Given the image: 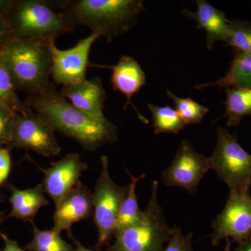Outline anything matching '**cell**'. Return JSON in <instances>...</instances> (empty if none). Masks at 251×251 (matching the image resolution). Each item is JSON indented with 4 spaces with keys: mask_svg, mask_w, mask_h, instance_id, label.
<instances>
[{
    "mask_svg": "<svg viewBox=\"0 0 251 251\" xmlns=\"http://www.w3.org/2000/svg\"><path fill=\"white\" fill-rule=\"evenodd\" d=\"M9 188L11 193L9 200L11 204V211L6 218H14V216L22 209L23 206L30 202L39 195L45 193L41 184L36 185L34 187L25 190L18 189L11 184L9 185Z\"/></svg>",
    "mask_w": 251,
    "mask_h": 251,
    "instance_id": "cell-25",
    "label": "cell"
},
{
    "mask_svg": "<svg viewBox=\"0 0 251 251\" xmlns=\"http://www.w3.org/2000/svg\"><path fill=\"white\" fill-rule=\"evenodd\" d=\"M232 251H251V236L244 242L239 243L237 249Z\"/></svg>",
    "mask_w": 251,
    "mask_h": 251,
    "instance_id": "cell-32",
    "label": "cell"
},
{
    "mask_svg": "<svg viewBox=\"0 0 251 251\" xmlns=\"http://www.w3.org/2000/svg\"><path fill=\"white\" fill-rule=\"evenodd\" d=\"M16 112L0 104V148L10 146Z\"/></svg>",
    "mask_w": 251,
    "mask_h": 251,
    "instance_id": "cell-26",
    "label": "cell"
},
{
    "mask_svg": "<svg viewBox=\"0 0 251 251\" xmlns=\"http://www.w3.org/2000/svg\"><path fill=\"white\" fill-rule=\"evenodd\" d=\"M211 244L218 245L223 239L241 243L251 236V196L229 194L222 211L212 222Z\"/></svg>",
    "mask_w": 251,
    "mask_h": 251,
    "instance_id": "cell-11",
    "label": "cell"
},
{
    "mask_svg": "<svg viewBox=\"0 0 251 251\" xmlns=\"http://www.w3.org/2000/svg\"><path fill=\"white\" fill-rule=\"evenodd\" d=\"M44 0L16 1L8 14L14 37L50 42L74 30V26Z\"/></svg>",
    "mask_w": 251,
    "mask_h": 251,
    "instance_id": "cell-5",
    "label": "cell"
},
{
    "mask_svg": "<svg viewBox=\"0 0 251 251\" xmlns=\"http://www.w3.org/2000/svg\"><path fill=\"white\" fill-rule=\"evenodd\" d=\"M32 239L25 246L27 251H75L74 246L66 242L61 233L54 229H40L33 221Z\"/></svg>",
    "mask_w": 251,
    "mask_h": 251,
    "instance_id": "cell-19",
    "label": "cell"
},
{
    "mask_svg": "<svg viewBox=\"0 0 251 251\" xmlns=\"http://www.w3.org/2000/svg\"><path fill=\"white\" fill-rule=\"evenodd\" d=\"M126 172L130 176V182L128 184V191L126 197L122 202L120 212H119L115 234L119 231L135 224L139 219L143 211L140 210L139 204H138L136 186L140 180L146 177V175L142 174L138 176H133L128 170H126Z\"/></svg>",
    "mask_w": 251,
    "mask_h": 251,
    "instance_id": "cell-20",
    "label": "cell"
},
{
    "mask_svg": "<svg viewBox=\"0 0 251 251\" xmlns=\"http://www.w3.org/2000/svg\"><path fill=\"white\" fill-rule=\"evenodd\" d=\"M38 168L44 175L41 184L44 193L56 206L80 182V176L88 169V165L82 161L78 153H71L52 163L50 168Z\"/></svg>",
    "mask_w": 251,
    "mask_h": 251,
    "instance_id": "cell-12",
    "label": "cell"
},
{
    "mask_svg": "<svg viewBox=\"0 0 251 251\" xmlns=\"http://www.w3.org/2000/svg\"><path fill=\"white\" fill-rule=\"evenodd\" d=\"M216 135L215 150L209 157L210 169L228 186L229 194L250 193L251 153L226 128L218 127Z\"/></svg>",
    "mask_w": 251,
    "mask_h": 251,
    "instance_id": "cell-6",
    "label": "cell"
},
{
    "mask_svg": "<svg viewBox=\"0 0 251 251\" xmlns=\"http://www.w3.org/2000/svg\"><path fill=\"white\" fill-rule=\"evenodd\" d=\"M0 237L4 243V249L1 251H26L19 247L16 241L9 239L6 234L1 233Z\"/></svg>",
    "mask_w": 251,
    "mask_h": 251,
    "instance_id": "cell-30",
    "label": "cell"
},
{
    "mask_svg": "<svg viewBox=\"0 0 251 251\" xmlns=\"http://www.w3.org/2000/svg\"><path fill=\"white\" fill-rule=\"evenodd\" d=\"M14 0H0V14H8L14 6Z\"/></svg>",
    "mask_w": 251,
    "mask_h": 251,
    "instance_id": "cell-31",
    "label": "cell"
},
{
    "mask_svg": "<svg viewBox=\"0 0 251 251\" xmlns=\"http://www.w3.org/2000/svg\"><path fill=\"white\" fill-rule=\"evenodd\" d=\"M100 164L101 171L92 193L94 221L98 231V248L115 237L119 212L128 191V185L120 186L112 180L109 173L108 156L101 157Z\"/></svg>",
    "mask_w": 251,
    "mask_h": 251,
    "instance_id": "cell-7",
    "label": "cell"
},
{
    "mask_svg": "<svg viewBox=\"0 0 251 251\" xmlns=\"http://www.w3.org/2000/svg\"><path fill=\"white\" fill-rule=\"evenodd\" d=\"M60 93L74 107L94 120L100 122L108 120L103 112L106 92L99 77L64 86Z\"/></svg>",
    "mask_w": 251,
    "mask_h": 251,
    "instance_id": "cell-14",
    "label": "cell"
},
{
    "mask_svg": "<svg viewBox=\"0 0 251 251\" xmlns=\"http://www.w3.org/2000/svg\"><path fill=\"white\" fill-rule=\"evenodd\" d=\"M166 93L175 103V110L186 126L201 123L209 111L207 107L198 103L191 98L178 97L169 90H166Z\"/></svg>",
    "mask_w": 251,
    "mask_h": 251,
    "instance_id": "cell-22",
    "label": "cell"
},
{
    "mask_svg": "<svg viewBox=\"0 0 251 251\" xmlns=\"http://www.w3.org/2000/svg\"><path fill=\"white\" fill-rule=\"evenodd\" d=\"M100 37L98 34H91L79 40L74 47L60 50L54 41L49 42L51 54V76L56 83L69 86L86 80V71L89 64L91 49Z\"/></svg>",
    "mask_w": 251,
    "mask_h": 251,
    "instance_id": "cell-9",
    "label": "cell"
},
{
    "mask_svg": "<svg viewBox=\"0 0 251 251\" xmlns=\"http://www.w3.org/2000/svg\"><path fill=\"white\" fill-rule=\"evenodd\" d=\"M158 182L153 181L151 197L139 219L117 232L108 251H162L173 233L158 201Z\"/></svg>",
    "mask_w": 251,
    "mask_h": 251,
    "instance_id": "cell-4",
    "label": "cell"
},
{
    "mask_svg": "<svg viewBox=\"0 0 251 251\" xmlns=\"http://www.w3.org/2000/svg\"><path fill=\"white\" fill-rule=\"evenodd\" d=\"M148 107L152 115L155 134H177L184 129L186 125L175 109L168 105L158 106L151 103H149Z\"/></svg>",
    "mask_w": 251,
    "mask_h": 251,
    "instance_id": "cell-21",
    "label": "cell"
},
{
    "mask_svg": "<svg viewBox=\"0 0 251 251\" xmlns=\"http://www.w3.org/2000/svg\"><path fill=\"white\" fill-rule=\"evenodd\" d=\"M14 38L8 14H0V51Z\"/></svg>",
    "mask_w": 251,
    "mask_h": 251,
    "instance_id": "cell-28",
    "label": "cell"
},
{
    "mask_svg": "<svg viewBox=\"0 0 251 251\" xmlns=\"http://www.w3.org/2000/svg\"><path fill=\"white\" fill-rule=\"evenodd\" d=\"M192 234L184 235L179 227H173V233L162 251H193Z\"/></svg>",
    "mask_w": 251,
    "mask_h": 251,
    "instance_id": "cell-27",
    "label": "cell"
},
{
    "mask_svg": "<svg viewBox=\"0 0 251 251\" xmlns=\"http://www.w3.org/2000/svg\"><path fill=\"white\" fill-rule=\"evenodd\" d=\"M109 68L112 69L110 82L112 87L117 92L125 95L126 99L125 109L128 105H131L140 121L144 124H148V119L141 115L131 101L133 96L138 94L147 84L146 74L139 63L133 57L123 55L115 66Z\"/></svg>",
    "mask_w": 251,
    "mask_h": 251,
    "instance_id": "cell-15",
    "label": "cell"
},
{
    "mask_svg": "<svg viewBox=\"0 0 251 251\" xmlns=\"http://www.w3.org/2000/svg\"><path fill=\"white\" fill-rule=\"evenodd\" d=\"M226 111L227 126H238L244 117L251 116V87L226 88Z\"/></svg>",
    "mask_w": 251,
    "mask_h": 251,
    "instance_id": "cell-18",
    "label": "cell"
},
{
    "mask_svg": "<svg viewBox=\"0 0 251 251\" xmlns=\"http://www.w3.org/2000/svg\"><path fill=\"white\" fill-rule=\"evenodd\" d=\"M31 109L53 129L76 141L87 151H96L117 140V126L110 120H94L74 107L51 84L44 93L30 96Z\"/></svg>",
    "mask_w": 251,
    "mask_h": 251,
    "instance_id": "cell-1",
    "label": "cell"
},
{
    "mask_svg": "<svg viewBox=\"0 0 251 251\" xmlns=\"http://www.w3.org/2000/svg\"><path fill=\"white\" fill-rule=\"evenodd\" d=\"M10 147L31 150L46 157L57 156L61 151L53 129L28 103L16 113Z\"/></svg>",
    "mask_w": 251,
    "mask_h": 251,
    "instance_id": "cell-8",
    "label": "cell"
},
{
    "mask_svg": "<svg viewBox=\"0 0 251 251\" xmlns=\"http://www.w3.org/2000/svg\"><path fill=\"white\" fill-rule=\"evenodd\" d=\"M69 237L72 239L73 242H74V245H75L74 247L75 248V251H96L92 250V249H87V248H86L84 247L83 245H82L81 243L79 242L78 240H77V239H75V237L73 236V234H72V232H70V231H69Z\"/></svg>",
    "mask_w": 251,
    "mask_h": 251,
    "instance_id": "cell-33",
    "label": "cell"
},
{
    "mask_svg": "<svg viewBox=\"0 0 251 251\" xmlns=\"http://www.w3.org/2000/svg\"><path fill=\"white\" fill-rule=\"evenodd\" d=\"M11 171V157L9 149L0 148V186L9 177Z\"/></svg>",
    "mask_w": 251,
    "mask_h": 251,
    "instance_id": "cell-29",
    "label": "cell"
},
{
    "mask_svg": "<svg viewBox=\"0 0 251 251\" xmlns=\"http://www.w3.org/2000/svg\"><path fill=\"white\" fill-rule=\"evenodd\" d=\"M3 198L2 196L0 195V202L2 201ZM3 221V212H1V211H0V224H1V223ZM1 234V233H0Z\"/></svg>",
    "mask_w": 251,
    "mask_h": 251,
    "instance_id": "cell-34",
    "label": "cell"
},
{
    "mask_svg": "<svg viewBox=\"0 0 251 251\" xmlns=\"http://www.w3.org/2000/svg\"><path fill=\"white\" fill-rule=\"evenodd\" d=\"M17 90L31 96L44 93L51 85L49 42L14 38L0 51Z\"/></svg>",
    "mask_w": 251,
    "mask_h": 251,
    "instance_id": "cell-3",
    "label": "cell"
},
{
    "mask_svg": "<svg viewBox=\"0 0 251 251\" xmlns=\"http://www.w3.org/2000/svg\"><path fill=\"white\" fill-rule=\"evenodd\" d=\"M210 170L209 158L197 152L186 140L180 145L174 159L161 173L167 187L184 188L194 194L201 180Z\"/></svg>",
    "mask_w": 251,
    "mask_h": 251,
    "instance_id": "cell-10",
    "label": "cell"
},
{
    "mask_svg": "<svg viewBox=\"0 0 251 251\" xmlns=\"http://www.w3.org/2000/svg\"><path fill=\"white\" fill-rule=\"evenodd\" d=\"M16 86L6 64L0 58V104L9 107L16 113L22 111L25 104L18 99Z\"/></svg>",
    "mask_w": 251,
    "mask_h": 251,
    "instance_id": "cell-24",
    "label": "cell"
},
{
    "mask_svg": "<svg viewBox=\"0 0 251 251\" xmlns=\"http://www.w3.org/2000/svg\"><path fill=\"white\" fill-rule=\"evenodd\" d=\"M210 87L219 88L251 87V52L235 53L228 72L219 80L195 86L197 90Z\"/></svg>",
    "mask_w": 251,
    "mask_h": 251,
    "instance_id": "cell-17",
    "label": "cell"
},
{
    "mask_svg": "<svg viewBox=\"0 0 251 251\" xmlns=\"http://www.w3.org/2000/svg\"><path fill=\"white\" fill-rule=\"evenodd\" d=\"M196 3V12L184 9L183 14L196 21L198 29H204L207 49L212 50L214 44L218 41L226 43L229 33V20L226 17V14L205 0H197Z\"/></svg>",
    "mask_w": 251,
    "mask_h": 251,
    "instance_id": "cell-16",
    "label": "cell"
},
{
    "mask_svg": "<svg viewBox=\"0 0 251 251\" xmlns=\"http://www.w3.org/2000/svg\"><path fill=\"white\" fill-rule=\"evenodd\" d=\"M54 206L52 229L59 233L70 231L73 225L93 215L92 193L80 181Z\"/></svg>",
    "mask_w": 251,
    "mask_h": 251,
    "instance_id": "cell-13",
    "label": "cell"
},
{
    "mask_svg": "<svg viewBox=\"0 0 251 251\" xmlns=\"http://www.w3.org/2000/svg\"><path fill=\"white\" fill-rule=\"evenodd\" d=\"M227 246H226L225 251H232L230 250V242H229L228 240H227Z\"/></svg>",
    "mask_w": 251,
    "mask_h": 251,
    "instance_id": "cell-35",
    "label": "cell"
},
{
    "mask_svg": "<svg viewBox=\"0 0 251 251\" xmlns=\"http://www.w3.org/2000/svg\"><path fill=\"white\" fill-rule=\"evenodd\" d=\"M57 4L74 27L86 26L108 43L128 32L146 11L141 0H77Z\"/></svg>",
    "mask_w": 251,
    "mask_h": 251,
    "instance_id": "cell-2",
    "label": "cell"
},
{
    "mask_svg": "<svg viewBox=\"0 0 251 251\" xmlns=\"http://www.w3.org/2000/svg\"><path fill=\"white\" fill-rule=\"evenodd\" d=\"M226 46L235 53L251 52V22L243 20L229 21V33Z\"/></svg>",
    "mask_w": 251,
    "mask_h": 251,
    "instance_id": "cell-23",
    "label": "cell"
}]
</instances>
